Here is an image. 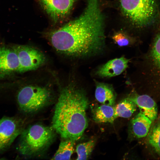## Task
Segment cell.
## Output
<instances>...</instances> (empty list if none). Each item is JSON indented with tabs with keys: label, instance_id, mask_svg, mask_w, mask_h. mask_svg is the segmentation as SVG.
Masks as SVG:
<instances>
[{
	"label": "cell",
	"instance_id": "obj_18",
	"mask_svg": "<svg viewBox=\"0 0 160 160\" xmlns=\"http://www.w3.org/2000/svg\"><path fill=\"white\" fill-rule=\"evenodd\" d=\"M75 142L72 140L63 139L52 159H70L74 151Z\"/></svg>",
	"mask_w": 160,
	"mask_h": 160
},
{
	"label": "cell",
	"instance_id": "obj_13",
	"mask_svg": "<svg viewBox=\"0 0 160 160\" xmlns=\"http://www.w3.org/2000/svg\"><path fill=\"white\" fill-rule=\"evenodd\" d=\"M129 61L124 57L110 60L98 69L96 74L103 78L119 75L127 68Z\"/></svg>",
	"mask_w": 160,
	"mask_h": 160
},
{
	"label": "cell",
	"instance_id": "obj_8",
	"mask_svg": "<svg viewBox=\"0 0 160 160\" xmlns=\"http://www.w3.org/2000/svg\"><path fill=\"white\" fill-rule=\"evenodd\" d=\"M20 121L14 117L0 119V152L8 148L23 130Z\"/></svg>",
	"mask_w": 160,
	"mask_h": 160
},
{
	"label": "cell",
	"instance_id": "obj_17",
	"mask_svg": "<svg viewBox=\"0 0 160 160\" xmlns=\"http://www.w3.org/2000/svg\"><path fill=\"white\" fill-rule=\"evenodd\" d=\"M114 108L117 118H128L136 111L137 107L134 102L127 97L121 101Z\"/></svg>",
	"mask_w": 160,
	"mask_h": 160
},
{
	"label": "cell",
	"instance_id": "obj_12",
	"mask_svg": "<svg viewBox=\"0 0 160 160\" xmlns=\"http://www.w3.org/2000/svg\"><path fill=\"white\" fill-rule=\"evenodd\" d=\"M153 122L139 112L131 120L129 127V137L131 140L143 139L147 136Z\"/></svg>",
	"mask_w": 160,
	"mask_h": 160
},
{
	"label": "cell",
	"instance_id": "obj_20",
	"mask_svg": "<svg viewBox=\"0 0 160 160\" xmlns=\"http://www.w3.org/2000/svg\"><path fill=\"white\" fill-rule=\"evenodd\" d=\"M116 44L120 47L128 46L130 43L129 38L124 33L119 32L114 34L112 37Z\"/></svg>",
	"mask_w": 160,
	"mask_h": 160
},
{
	"label": "cell",
	"instance_id": "obj_7",
	"mask_svg": "<svg viewBox=\"0 0 160 160\" xmlns=\"http://www.w3.org/2000/svg\"><path fill=\"white\" fill-rule=\"evenodd\" d=\"M18 57L19 66L18 72L22 73L35 70L45 61L43 53L38 49L27 45H15L11 47Z\"/></svg>",
	"mask_w": 160,
	"mask_h": 160
},
{
	"label": "cell",
	"instance_id": "obj_2",
	"mask_svg": "<svg viewBox=\"0 0 160 160\" xmlns=\"http://www.w3.org/2000/svg\"><path fill=\"white\" fill-rule=\"evenodd\" d=\"M86 94L73 84L60 92L52 119V127L63 139L75 141L87 127L86 111L89 105Z\"/></svg>",
	"mask_w": 160,
	"mask_h": 160
},
{
	"label": "cell",
	"instance_id": "obj_15",
	"mask_svg": "<svg viewBox=\"0 0 160 160\" xmlns=\"http://www.w3.org/2000/svg\"><path fill=\"white\" fill-rule=\"evenodd\" d=\"M94 120L98 123H112L117 118L114 106L102 104L95 107L93 110Z\"/></svg>",
	"mask_w": 160,
	"mask_h": 160
},
{
	"label": "cell",
	"instance_id": "obj_11",
	"mask_svg": "<svg viewBox=\"0 0 160 160\" xmlns=\"http://www.w3.org/2000/svg\"><path fill=\"white\" fill-rule=\"evenodd\" d=\"M19 63L17 55L10 47H0V78H3L15 72H17Z\"/></svg>",
	"mask_w": 160,
	"mask_h": 160
},
{
	"label": "cell",
	"instance_id": "obj_5",
	"mask_svg": "<svg viewBox=\"0 0 160 160\" xmlns=\"http://www.w3.org/2000/svg\"><path fill=\"white\" fill-rule=\"evenodd\" d=\"M143 66L150 95L160 100V30L145 56Z\"/></svg>",
	"mask_w": 160,
	"mask_h": 160
},
{
	"label": "cell",
	"instance_id": "obj_14",
	"mask_svg": "<svg viewBox=\"0 0 160 160\" xmlns=\"http://www.w3.org/2000/svg\"><path fill=\"white\" fill-rule=\"evenodd\" d=\"M95 96L103 104L113 106L116 99V94L112 86L107 84L96 82Z\"/></svg>",
	"mask_w": 160,
	"mask_h": 160
},
{
	"label": "cell",
	"instance_id": "obj_4",
	"mask_svg": "<svg viewBox=\"0 0 160 160\" xmlns=\"http://www.w3.org/2000/svg\"><path fill=\"white\" fill-rule=\"evenodd\" d=\"M120 3L124 15L137 28L146 27L155 20L156 0H120Z\"/></svg>",
	"mask_w": 160,
	"mask_h": 160
},
{
	"label": "cell",
	"instance_id": "obj_3",
	"mask_svg": "<svg viewBox=\"0 0 160 160\" xmlns=\"http://www.w3.org/2000/svg\"><path fill=\"white\" fill-rule=\"evenodd\" d=\"M52 127L36 124L23 129L20 135L17 149L20 154L27 156L39 155L49 147L55 136Z\"/></svg>",
	"mask_w": 160,
	"mask_h": 160
},
{
	"label": "cell",
	"instance_id": "obj_9",
	"mask_svg": "<svg viewBox=\"0 0 160 160\" xmlns=\"http://www.w3.org/2000/svg\"><path fill=\"white\" fill-rule=\"evenodd\" d=\"M47 13L54 21L65 17L71 11L75 0H39Z\"/></svg>",
	"mask_w": 160,
	"mask_h": 160
},
{
	"label": "cell",
	"instance_id": "obj_1",
	"mask_svg": "<svg viewBox=\"0 0 160 160\" xmlns=\"http://www.w3.org/2000/svg\"><path fill=\"white\" fill-rule=\"evenodd\" d=\"M103 21L99 0H88L82 15L52 32L49 41L57 51L68 57L85 58L95 55L105 46Z\"/></svg>",
	"mask_w": 160,
	"mask_h": 160
},
{
	"label": "cell",
	"instance_id": "obj_19",
	"mask_svg": "<svg viewBox=\"0 0 160 160\" xmlns=\"http://www.w3.org/2000/svg\"><path fill=\"white\" fill-rule=\"evenodd\" d=\"M95 144V141L93 139L79 144L76 149L77 155L76 159H87L93 151Z\"/></svg>",
	"mask_w": 160,
	"mask_h": 160
},
{
	"label": "cell",
	"instance_id": "obj_16",
	"mask_svg": "<svg viewBox=\"0 0 160 160\" xmlns=\"http://www.w3.org/2000/svg\"><path fill=\"white\" fill-rule=\"evenodd\" d=\"M146 141L153 152L160 158V117L153 122Z\"/></svg>",
	"mask_w": 160,
	"mask_h": 160
},
{
	"label": "cell",
	"instance_id": "obj_10",
	"mask_svg": "<svg viewBox=\"0 0 160 160\" xmlns=\"http://www.w3.org/2000/svg\"><path fill=\"white\" fill-rule=\"evenodd\" d=\"M134 102L140 112L149 118L152 122L158 117V107L156 103L148 94L140 95L133 92L127 97Z\"/></svg>",
	"mask_w": 160,
	"mask_h": 160
},
{
	"label": "cell",
	"instance_id": "obj_6",
	"mask_svg": "<svg viewBox=\"0 0 160 160\" xmlns=\"http://www.w3.org/2000/svg\"><path fill=\"white\" fill-rule=\"evenodd\" d=\"M51 92L45 87L29 85L22 88L17 95L20 110L26 113L37 111L47 105L51 100Z\"/></svg>",
	"mask_w": 160,
	"mask_h": 160
}]
</instances>
